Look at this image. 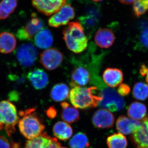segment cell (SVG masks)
Here are the masks:
<instances>
[{"label": "cell", "mask_w": 148, "mask_h": 148, "mask_svg": "<svg viewBox=\"0 0 148 148\" xmlns=\"http://www.w3.org/2000/svg\"><path fill=\"white\" fill-rule=\"evenodd\" d=\"M61 144L57 139L42 132L36 138L28 140L24 148H59Z\"/></svg>", "instance_id": "8fae6325"}, {"label": "cell", "mask_w": 148, "mask_h": 148, "mask_svg": "<svg viewBox=\"0 0 148 148\" xmlns=\"http://www.w3.org/2000/svg\"><path fill=\"white\" fill-rule=\"evenodd\" d=\"M69 98L74 107L81 109L95 108L102 100V97L97 94L95 86H74L70 91Z\"/></svg>", "instance_id": "6da1fadb"}, {"label": "cell", "mask_w": 148, "mask_h": 148, "mask_svg": "<svg viewBox=\"0 0 148 148\" xmlns=\"http://www.w3.org/2000/svg\"><path fill=\"white\" fill-rule=\"evenodd\" d=\"M145 76H146V82H147L148 86V69H147V73H146L145 75Z\"/></svg>", "instance_id": "d590c367"}, {"label": "cell", "mask_w": 148, "mask_h": 148, "mask_svg": "<svg viewBox=\"0 0 148 148\" xmlns=\"http://www.w3.org/2000/svg\"><path fill=\"white\" fill-rule=\"evenodd\" d=\"M36 48L32 43L23 44L17 49L16 58L21 66L30 67L34 64L38 57Z\"/></svg>", "instance_id": "52a82bcc"}, {"label": "cell", "mask_w": 148, "mask_h": 148, "mask_svg": "<svg viewBox=\"0 0 148 148\" xmlns=\"http://www.w3.org/2000/svg\"><path fill=\"white\" fill-rule=\"evenodd\" d=\"M46 114L49 117L53 119L56 116L57 112L54 107H51L47 110Z\"/></svg>", "instance_id": "836d02e7"}, {"label": "cell", "mask_w": 148, "mask_h": 148, "mask_svg": "<svg viewBox=\"0 0 148 148\" xmlns=\"http://www.w3.org/2000/svg\"><path fill=\"white\" fill-rule=\"evenodd\" d=\"M63 35L67 47L74 53H81L87 47V38L83 27L78 21L69 23L63 30Z\"/></svg>", "instance_id": "3957f363"}, {"label": "cell", "mask_w": 148, "mask_h": 148, "mask_svg": "<svg viewBox=\"0 0 148 148\" xmlns=\"http://www.w3.org/2000/svg\"><path fill=\"white\" fill-rule=\"evenodd\" d=\"M44 27V22L42 19L33 13L31 20L17 31L16 37L21 40H32L35 36L43 29Z\"/></svg>", "instance_id": "8992f818"}, {"label": "cell", "mask_w": 148, "mask_h": 148, "mask_svg": "<svg viewBox=\"0 0 148 148\" xmlns=\"http://www.w3.org/2000/svg\"><path fill=\"white\" fill-rule=\"evenodd\" d=\"M139 45L142 49L148 50V27L143 30L139 38Z\"/></svg>", "instance_id": "4dcf8cb0"}, {"label": "cell", "mask_w": 148, "mask_h": 148, "mask_svg": "<svg viewBox=\"0 0 148 148\" xmlns=\"http://www.w3.org/2000/svg\"><path fill=\"white\" fill-rule=\"evenodd\" d=\"M119 1L122 3L128 5L135 2L136 0H119Z\"/></svg>", "instance_id": "e575fe53"}, {"label": "cell", "mask_w": 148, "mask_h": 148, "mask_svg": "<svg viewBox=\"0 0 148 148\" xmlns=\"http://www.w3.org/2000/svg\"><path fill=\"white\" fill-rule=\"evenodd\" d=\"M132 94L135 99L144 101L148 98V86L142 82L136 83L133 87Z\"/></svg>", "instance_id": "f1b7e54d"}, {"label": "cell", "mask_w": 148, "mask_h": 148, "mask_svg": "<svg viewBox=\"0 0 148 148\" xmlns=\"http://www.w3.org/2000/svg\"><path fill=\"white\" fill-rule=\"evenodd\" d=\"M130 88L128 85L123 84H121L118 88L117 92L121 96H127L129 94Z\"/></svg>", "instance_id": "1f68e13d"}, {"label": "cell", "mask_w": 148, "mask_h": 148, "mask_svg": "<svg viewBox=\"0 0 148 148\" xmlns=\"http://www.w3.org/2000/svg\"><path fill=\"white\" fill-rule=\"evenodd\" d=\"M93 1L95 2L101 1H103V0H93Z\"/></svg>", "instance_id": "8d00e7d4"}, {"label": "cell", "mask_w": 148, "mask_h": 148, "mask_svg": "<svg viewBox=\"0 0 148 148\" xmlns=\"http://www.w3.org/2000/svg\"><path fill=\"white\" fill-rule=\"evenodd\" d=\"M75 16L73 8L70 4H65L57 12L49 18V25L53 28H58L67 25Z\"/></svg>", "instance_id": "ba28073f"}, {"label": "cell", "mask_w": 148, "mask_h": 148, "mask_svg": "<svg viewBox=\"0 0 148 148\" xmlns=\"http://www.w3.org/2000/svg\"><path fill=\"white\" fill-rule=\"evenodd\" d=\"M99 18V10L92 8L88 10L86 14L80 16L79 19L85 29L88 32L92 33L98 27Z\"/></svg>", "instance_id": "e0dca14e"}, {"label": "cell", "mask_w": 148, "mask_h": 148, "mask_svg": "<svg viewBox=\"0 0 148 148\" xmlns=\"http://www.w3.org/2000/svg\"><path fill=\"white\" fill-rule=\"evenodd\" d=\"M19 118L15 106L8 101L0 102V130L5 129L9 136L15 132Z\"/></svg>", "instance_id": "277c9868"}, {"label": "cell", "mask_w": 148, "mask_h": 148, "mask_svg": "<svg viewBox=\"0 0 148 148\" xmlns=\"http://www.w3.org/2000/svg\"><path fill=\"white\" fill-rule=\"evenodd\" d=\"M107 144L109 148H126L127 141L121 133H114L108 137Z\"/></svg>", "instance_id": "4316f807"}, {"label": "cell", "mask_w": 148, "mask_h": 148, "mask_svg": "<svg viewBox=\"0 0 148 148\" xmlns=\"http://www.w3.org/2000/svg\"><path fill=\"white\" fill-rule=\"evenodd\" d=\"M69 145L71 148H86L89 145L87 136L82 132L74 135L69 141Z\"/></svg>", "instance_id": "83f0119b"}, {"label": "cell", "mask_w": 148, "mask_h": 148, "mask_svg": "<svg viewBox=\"0 0 148 148\" xmlns=\"http://www.w3.org/2000/svg\"><path fill=\"white\" fill-rule=\"evenodd\" d=\"M136 148H148V114L142 120L138 130L130 137Z\"/></svg>", "instance_id": "7c38bea8"}, {"label": "cell", "mask_w": 148, "mask_h": 148, "mask_svg": "<svg viewBox=\"0 0 148 148\" xmlns=\"http://www.w3.org/2000/svg\"><path fill=\"white\" fill-rule=\"evenodd\" d=\"M28 78L34 88L38 90L45 88L49 82L47 74L40 69H35L29 72Z\"/></svg>", "instance_id": "ac0fdd59"}, {"label": "cell", "mask_w": 148, "mask_h": 148, "mask_svg": "<svg viewBox=\"0 0 148 148\" xmlns=\"http://www.w3.org/2000/svg\"><path fill=\"white\" fill-rule=\"evenodd\" d=\"M53 135L61 140H69L73 135L72 127L67 123L58 121L54 124L53 128Z\"/></svg>", "instance_id": "44dd1931"}, {"label": "cell", "mask_w": 148, "mask_h": 148, "mask_svg": "<svg viewBox=\"0 0 148 148\" xmlns=\"http://www.w3.org/2000/svg\"><path fill=\"white\" fill-rule=\"evenodd\" d=\"M0 148H10L8 140L2 136H0Z\"/></svg>", "instance_id": "d6a6232c"}, {"label": "cell", "mask_w": 148, "mask_h": 148, "mask_svg": "<svg viewBox=\"0 0 148 148\" xmlns=\"http://www.w3.org/2000/svg\"><path fill=\"white\" fill-rule=\"evenodd\" d=\"M69 94L70 91L68 86L61 83L53 86L51 90L50 97L55 102H61L69 98Z\"/></svg>", "instance_id": "d4e9b609"}, {"label": "cell", "mask_w": 148, "mask_h": 148, "mask_svg": "<svg viewBox=\"0 0 148 148\" xmlns=\"http://www.w3.org/2000/svg\"><path fill=\"white\" fill-rule=\"evenodd\" d=\"M72 81L71 85L75 86H84L91 79V75L89 70L84 66L77 67L73 71L71 75Z\"/></svg>", "instance_id": "2e32d148"}, {"label": "cell", "mask_w": 148, "mask_h": 148, "mask_svg": "<svg viewBox=\"0 0 148 148\" xmlns=\"http://www.w3.org/2000/svg\"><path fill=\"white\" fill-rule=\"evenodd\" d=\"M17 0H2L0 2V20L8 18L17 7Z\"/></svg>", "instance_id": "484cf974"}, {"label": "cell", "mask_w": 148, "mask_h": 148, "mask_svg": "<svg viewBox=\"0 0 148 148\" xmlns=\"http://www.w3.org/2000/svg\"><path fill=\"white\" fill-rule=\"evenodd\" d=\"M101 81L96 83L100 88L99 95L102 100L99 105L101 108H105L111 112L121 110L124 108L125 102L123 98L118 93L117 91L112 88L105 86L101 83Z\"/></svg>", "instance_id": "5b68a950"}, {"label": "cell", "mask_w": 148, "mask_h": 148, "mask_svg": "<svg viewBox=\"0 0 148 148\" xmlns=\"http://www.w3.org/2000/svg\"><path fill=\"white\" fill-rule=\"evenodd\" d=\"M66 0H32L33 6L47 16L56 13L66 4Z\"/></svg>", "instance_id": "30bf717a"}, {"label": "cell", "mask_w": 148, "mask_h": 148, "mask_svg": "<svg viewBox=\"0 0 148 148\" xmlns=\"http://www.w3.org/2000/svg\"><path fill=\"white\" fill-rule=\"evenodd\" d=\"M61 105L62 107L61 117L63 120L71 123L79 119V112L76 108L72 107L67 102H63Z\"/></svg>", "instance_id": "7402d4cb"}, {"label": "cell", "mask_w": 148, "mask_h": 148, "mask_svg": "<svg viewBox=\"0 0 148 148\" xmlns=\"http://www.w3.org/2000/svg\"><path fill=\"white\" fill-rule=\"evenodd\" d=\"M115 118L110 111L101 109L95 112L92 117V123L97 128H108L112 127Z\"/></svg>", "instance_id": "4fadbf2b"}, {"label": "cell", "mask_w": 148, "mask_h": 148, "mask_svg": "<svg viewBox=\"0 0 148 148\" xmlns=\"http://www.w3.org/2000/svg\"><path fill=\"white\" fill-rule=\"evenodd\" d=\"M148 10V0H136L133 6L134 14L137 17H140Z\"/></svg>", "instance_id": "f546056e"}, {"label": "cell", "mask_w": 148, "mask_h": 148, "mask_svg": "<svg viewBox=\"0 0 148 148\" xmlns=\"http://www.w3.org/2000/svg\"><path fill=\"white\" fill-rule=\"evenodd\" d=\"M16 40L11 33L3 32L0 33V52L3 53H11L16 48Z\"/></svg>", "instance_id": "ffe728a7"}, {"label": "cell", "mask_w": 148, "mask_h": 148, "mask_svg": "<svg viewBox=\"0 0 148 148\" xmlns=\"http://www.w3.org/2000/svg\"><path fill=\"white\" fill-rule=\"evenodd\" d=\"M63 54L55 48L47 49L40 56V62L49 71H53L59 67L63 62Z\"/></svg>", "instance_id": "9c48e42d"}, {"label": "cell", "mask_w": 148, "mask_h": 148, "mask_svg": "<svg viewBox=\"0 0 148 148\" xmlns=\"http://www.w3.org/2000/svg\"><path fill=\"white\" fill-rule=\"evenodd\" d=\"M115 36L110 29L102 28L99 29L95 34L94 40L96 44L103 48H108L114 42Z\"/></svg>", "instance_id": "d6986e66"}, {"label": "cell", "mask_w": 148, "mask_h": 148, "mask_svg": "<svg viewBox=\"0 0 148 148\" xmlns=\"http://www.w3.org/2000/svg\"><path fill=\"white\" fill-rule=\"evenodd\" d=\"M36 110L34 108H32L19 113L21 118L18 120V128L21 134L29 140L36 138L45 128Z\"/></svg>", "instance_id": "7a4b0ae2"}, {"label": "cell", "mask_w": 148, "mask_h": 148, "mask_svg": "<svg viewBox=\"0 0 148 148\" xmlns=\"http://www.w3.org/2000/svg\"><path fill=\"white\" fill-rule=\"evenodd\" d=\"M59 148H67L65 147H60Z\"/></svg>", "instance_id": "74e56055"}, {"label": "cell", "mask_w": 148, "mask_h": 148, "mask_svg": "<svg viewBox=\"0 0 148 148\" xmlns=\"http://www.w3.org/2000/svg\"><path fill=\"white\" fill-rule=\"evenodd\" d=\"M103 81L110 88H115L119 86L123 81V73L121 70L116 68H108L103 72Z\"/></svg>", "instance_id": "9a60e30c"}, {"label": "cell", "mask_w": 148, "mask_h": 148, "mask_svg": "<svg viewBox=\"0 0 148 148\" xmlns=\"http://www.w3.org/2000/svg\"><path fill=\"white\" fill-rule=\"evenodd\" d=\"M34 42L37 47L46 49L53 45V36L49 30L43 29L35 36Z\"/></svg>", "instance_id": "603a6c76"}, {"label": "cell", "mask_w": 148, "mask_h": 148, "mask_svg": "<svg viewBox=\"0 0 148 148\" xmlns=\"http://www.w3.org/2000/svg\"><path fill=\"white\" fill-rule=\"evenodd\" d=\"M147 112V107L145 104L134 102L130 105L127 114L130 118L140 121L142 120L145 117Z\"/></svg>", "instance_id": "cb8c5ba5"}, {"label": "cell", "mask_w": 148, "mask_h": 148, "mask_svg": "<svg viewBox=\"0 0 148 148\" xmlns=\"http://www.w3.org/2000/svg\"><path fill=\"white\" fill-rule=\"evenodd\" d=\"M141 124L140 121L121 116L116 121V129L123 135H132L138 130Z\"/></svg>", "instance_id": "5bb4252c"}]
</instances>
